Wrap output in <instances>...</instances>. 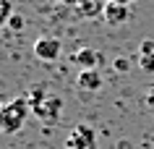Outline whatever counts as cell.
Listing matches in <instances>:
<instances>
[{
    "label": "cell",
    "mask_w": 154,
    "mask_h": 149,
    "mask_svg": "<svg viewBox=\"0 0 154 149\" xmlns=\"http://www.w3.org/2000/svg\"><path fill=\"white\" fill-rule=\"evenodd\" d=\"M146 105H149V107L154 110V86H152L149 92H146Z\"/></svg>",
    "instance_id": "obj_14"
},
{
    "label": "cell",
    "mask_w": 154,
    "mask_h": 149,
    "mask_svg": "<svg viewBox=\"0 0 154 149\" xmlns=\"http://www.w3.org/2000/svg\"><path fill=\"white\" fill-rule=\"evenodd\" d=\"M71 60L81 68V71H97L102 55H99L94 47H81V50H76V52L71 55Z\"/></svg>",
    "instance_id": "obj_6"
},
{
    "label": "cell",
    "mask_w": 154,
    "mask_h": 149,
    "mask_svg": "<svg viewBox=\"0 0 154 149\" xmlns=\"http://www.w3.org/2000/svg\"><path fill=\"white\" fill-rule=\"evenodd\" d=\"M8 29H11V32H21V29H24V16L13 13V16H11V21H8Z\"/></svg>",
    "instance_id": "obj_11"
},
{
    "label": "cell",
    "mask_w": 154,
    "mask_h": 149,
    "mask_svg": "<svg viewBox=\"0 0 154 149\" xmlns=\"http://www.w3.org/2000/svg\"><path fill=\"white\" fill-rule=\"evenodd\" d=\"M76 86L81 92H97L102 86V76H99V71H81L76 76Z\"/></svg>",
    "instance_id": "obj_8"
},
{
    "label": "cell",
    "mask_w": 154,
    "mask_h": 149,
    "mask_svg": "<svg viewBox=\"0 0 154 149\" xmlns=\"http://www.w3.org/2000/svg\"><path fill=\"white\" fill-rule=\"evenodd\" d=\"M29 113H32V107H29L24 94L11 99V102H0V133L11 136V133L21 131L26 118H29Z\"/></svg>",
    "instance_id": "obj_2"
},
{
    "label": "cell",
    "mask_w": 154,
    "mask_h": 149,
    "mask_svg": "<svg viewBox=\"0 0 154 149\" xmlns=\"http://www.w3.org/2000/svg\"><path fill=\"white\" fill-rule=\"evenodd\" d=\"M60 52H63V42L57 39V37H39V39L34 42V55H37L42 63L57 60Z\"/></svg>",
    "instance_id": "obj_4"
},
{
    "label": "cell",
    "mask_w": 154,
    "mask_h": 149,
    "mask_svg": "<svg viewBox=\"0 0 154 149\" xmlns=\"http://www.w3.org/2000/svg\"><path fill=\"white\" fill-rule=\"evenodd\" d=\"M26 102H29V107H32V115L39 118L42 123H57L60 120V110H63V99L57 97V94H52V92H47L42 84H34V86H29V92H24Z\"/></svg>",
    "instance_id": "obj_1"
},
{
    "label": "cell",
    "mask_w": 154,
    "mask_h": 149,
    "mask_svg": "<svg viewBox=\"0 0 154 149\" xmlns=\"http://www.w3.org/2000/svg\"><path fill=\"white\" fill-rule=\"evenodd\" d=\"M138 68H141L144 73H154V52H144V55H138Z\"/></svg>",
    "instance_id": "obj_10"
},
{
    "label": "cell",
    "mask_w": 154,
    "mask_h": 149,
    "mask_svg": "<svg viewBox=\"0 0 154 149\" xmlns=\"http://www.w3.org/2000/svg\"><path fill=\"white\" fill-rule=\"evenodd\" d=\"M11 16H13V5H11V0H0V29L8 26Z\"/></svg>",
    "instance_id": "obj_9"
},
{
    "label": "cell",
    "mask_w": 154,
    "mask_h": 149,
    "mask_svg": "<svg viewBox=\"0 0 154 149\" xmlns=\"http://www.w3.org/2000/svg\"><path fill=\"white\" fill-rule=\"evenodd\" d=\"M112 68H115V71H118V73H125V71H128V68H131V63H128V60H125V58H118V60H115V63H112Z\"/></svg>",
    "instance_id": "obj_12"
},
{
    "label": "cell",
    "mask_w": 154,
    "mask_h": 149,
    "mask_svg": "<svg viewBox=\"0 0 154 149\" xmlns=\"http://www.w3.org/2000/svg\"><path fill=\"white\" fill-rule=\"evenodd\" d=\"M102 18H105L110 26H120V24H125V21L131 18L128 3H115V0H110V3H107V8H105V13H102Z\"/></svg>",
    "instance_id": "obj_5"
},
{
    "label": "cell",
    "mask_w": 154,
    "mask_h": 149,
    "mask_svg": "<svg viewBox=\"0 0 154 149\" xmlns=\"http://www.w3.org/2000/svg\"><path fill=\"white\" fill-rule=\"evenodd\" d=\"M68 149H97V133L89 123H76L65 139Z\"/></svg>",
    "instance_id": "obj_3"
},
{
    "label": "cell",
    "mask_w": 154,
    "mask_h": 149,
    "mask_svg": "<svg viewBox=\"0 0 154 149\" xmlns=\"http://www.w3.org/2000/svg\"><path fill=\"white\" fill-rule=\"evenodd\" d=\"M144 52H154V42L152 39H144V42H141V52H138V55H144Z\"/></svg>",
    "instance_id": "obj_13"
},
{
    "label": "cell",
    "mask_w": 154,
    "mask_h": 149,
    "mask_svg": "<svg viewBox=\"0 0 154 149\" xmlns=\"http://www.w3.org/2000/svg\"><path fill=\"white\" fill-rule=\"evenodd\" d=\"M71 3L79 8V13H81L84 18H97V16L105 13L110 0H71Z\"/></svg>",
    "instance_id": "obj_7"
}]
</instances>
